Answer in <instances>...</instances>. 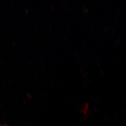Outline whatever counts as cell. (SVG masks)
<instances>
[{
  "mask_svg": "<svg viewBox=\"0 0 126 126\" xmlns=\"http://www.w3.org/2000/svg\"></svg>",
  "mask_w": 126,
  "mask_h": 126,
  "instance_id": "6da1fadb",
  "label": "cell"
}]
</instances>
